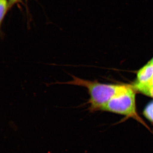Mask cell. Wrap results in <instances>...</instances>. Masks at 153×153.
Instances as JSON below:
<instances>
[{
	"instance_id": "cell-1",
	"label": "cell",
	"mask_w": 153,
	"mask_h": 153,
	"mask_svg": "<svg viewBox=\"0 0 153 153\" xmlns=\"http://www.w3.org/2000/svg\"><path fill=\"white\" fill-rule=\"evenodd\" d=\"M70 75L72 77L71 80L56 82L48 85H69L85 88L89 95V99L86 103L89 105L88 109L91 112L100 111L101 108L111 99L125 93L132 88V85L105 84L95 80L91 81L73 74Z\"/></svg>"
},
{
	"instance_id": "cell-2",
	"label": "cell",
	"mask_w": 153,
	"mask_h": 153,
	"mask_svg": "<svg viewBox=\"0 0 153 153\" xmlns=\"http://www.w3.org/2000/svg\"><path fill=\"white\" fill-rule=\"evenodd\" d=\"M135 90L132 86L125 93L117 96L101 108L100 111L123 115L126 118H131L142 124L151 131L147 125L138 114L136 104Z\"/></svg>"
},
{
	"instance_id": "cell-3",
	"label": "cell",
	"mask_w": 153,
	"mask_h": 153,
	"mask_svg": "<svg viewBox=\"0 0 153 153\" xmlns=\"http://www.w3.org/2000/svg\"><path fill=\"white\" fill-rule=\"evenodd\" d=\"M153 76V65L150 61L140 68L137 73V80L135 82L141 85H146Z\"/></svg>"
},
{
	"instance_id": "cell-4",
	"label": "cell",
	"mask_w": 153,
	"mask_h": 153,
	"mask_svg": "<svg viewBox=\"0 0 153 153\" xmlns=\"http://www.w3.org/2000/svg\"><path fill=\"white\" fill-rule=\"evenodd\" d=\"M143 114L153 125V101L146 106L143 111Z\"/></svg>"
},
{
	"instance_id": "cell-5",
	"label": "cell",
	"mask_w": 153,
	"mask_h": 153,
	"mask_svg": "<svg viewBox=\"0 0 153 153\" xmlns=\"http://www.w3.org/2000/svg\"><path fill=\"white\" fill-rule=\"evenodd\" d=\"M132 86L135 91H138L140 93L153 98V88L143 87L134 85H132Z\"/></svg>"
},
{
	"instance_id": "cell-6",
	"label": "cell",
	"mask_w": 153,
	"mask_h": 153,
	"mask_svg": "<svg viewBox=\"0 0 153 153\" xmlns=\"http://www.w3.org/2000/svg\"><path fill=\"white\" fill-rule=\"evenodd\" d=\"M8 7L7 0H0V21L2 23Z\"/></svg>"
},
{
	"instance_id": "cell-7",
	"label": "cell",
	"mask_w": 153,
	"mask_h": 153,
	"mask_svg": "<svg viewBox=\"0 0 153 153\" xmlns=\"http://www.w3.org/2000/svg\"><path fill=\"white\" fill-rule=\"evenodd\" d=\"M134 85H138V86H143V87H146L148 88H153V76L152 79L150 80L149 82H148L147 84L146 85H141V84H138V83L134 82Z\"/></svg>"
},
{
	"instance_id": "cell-8",
	"label": "cell",
	"mask_w": 153,
	"mask_h": 153,
	"mask_svg": "<svg viewBox=\"0 0 153 153\" xmlns=\"http://www.w3.org/2000/svg\"><path fill=\"white\" fill-rule=\"evenodd\" d=\"M150 62H151V63H152L153 65V57H152V59H151V60H150Z\"/></svg>"
},
{
	"instance_id": "cell-9",
	"label": "cell",
	"mask_w": 153,
	"mask_h": 153,
	"mask_svg": "<svg viewBox=\"0 0 153 153\" xmlns=\"http://www.w3.org/2000/svg\"><path fill=\"white\" fill-rule=\"evenodd\" d=\"M17 1H18V0H11V1H13V2H14Z\"/></svg>"
}]
</instances>
